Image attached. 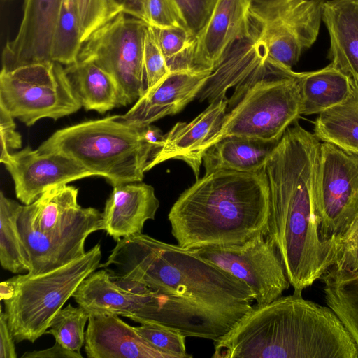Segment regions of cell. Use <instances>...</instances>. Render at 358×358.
Returning <instances> with one entry per match:
<instances>
[{"label": "cell", "mask_w": 358, "mask_h": 358, "mask_svg": "<svg viewBox=\"0 0 358 358\" xmlns=\"http://www.w3.org/2000/svg\"><path fill=\"white\" fill-rule=\"evenodd\" d=\"M62 65L47 61L1 69L0 107L28 127L78 111L81 102Z\"/></svg>", "instance_id": "obj_8"}, {"label": "cell", "mask_w": 358, "mask_h": 358, "mask_svg": "<svg viewBox=\"0 0 358 358\" xmlns=\"http://www.w3.org/2000/svg\"><path fill=\"white\" fill-rule=\"evenodd\" d=\"M317 211L321 238L336 243L358 214V154L321 143Z\"/></svg>", "instance_id": "obj_11"}, {"label": "cell", "mask_w": 358, "mask_h": 358, "mask_svg": "<svg viewBox=\"0 0 358 358\" xmlns=\"http://www.w3.org/2000/svg\"><path fill=\"white\" fill-rule=\"evenodd\" d=\"M145 13L150 26L183 27L171 0H145Z\"/></svg>", "instance_id": "obj_38"}, {"label": "cell", "mask_w": 358, "mask_h": 358, "mask_svg": "<svg viewBox=\"0 0 358 358\" xmlns=\"http://www.w3.org/2000/svg\"><path fill=\"white\" fill-rule=\"evenodd\" d=\"M78 189L63 185L46 190L34 202L22 210L34 227L50 236L64 232L83 213L78 203Z\"/></svg>", "instance_id": "obj_26"}, {"label": "cell", "mask_w": 358, "mask_h": 358, "mask_svg": "<svg viewBox=\"0 0 358 358\" xmlns=\"http://www.w3.org/2000/svg\"><path fill=\"white\" fill-rule=\"evenodd\" d=\"M299 73L267 57L236 86L218 132L200 150L204 152L227 136L278 141L301 115Z\"/></svg>", "instance_id": "obj_5"}, {"label": "cell", "mask_w": 358, "mask_h": 358, "mask_svg": "<svg viewBox=\"0 0 358 358\" xmlns=\"http://www.w3.org/2000/svg\"><path fill=\"white\" fill-rule=\"evenodd\" d=\"M214 349L213 358H358L334 310L296 292L252 306Z\"/></svg>", "instance_id": "obj_3"}, {"label": "cell", "mask_w": 358, "mask_h": 358, "mask_svg": "<svg viewBox=\"0 0 358 358\" xmlns=\"http://www.w3.org/2000/svg\"><path fill=\"white\" fill-rule=\"evenodd\" d=\"M14 294V287L9 280L3 281L0 284V297L1 301L10 299Z\"/></svg>", "instance_id": "obj_43"}, {"label": "cell", "mask_w": 358, "mask_h": 358, "mask_svg": "<svg viewBox=\"0 0 358 358\" xmlns=\"http://www.w3.org/2000/svg\"><path fill=\"white\" fill-rule=\"evenodd\" d=\"M301 115L320 114L344 101L351 94V78L330 63L315 71L299 73Z\"/></svg>", "instance_id": "obj_25"}, {"label": "cell", "mask_w": 358, "mask_h": 358, "mask_svg": "<svg viewBox=\"0 0 358 358\" xmlns=\"http://www.w3.org/2000/svg\"><path fill=\"white\" fill-rule=\"evenodd\" d=\"M320 146L312 135L287 133L265 165L269 187L267 236L275 245L296 292L322 278L336 259V243L323 241L319 231Z\"/></svg>", "instance_id": "obj_1"}, {"label": "cell", "mask_w": 358, "mask_h": 358, "mask_svg": "<svg viewBox=\"0 0 358 358\" xmlns=\"http://www.w3.org/2000/svg\"><path fill=\"white\" fill-rule=\"evenodd\" d=\"M21 358H83L80 352L72 351L64 348L55 341L51 348L42 350L27 352Z\"/></svg>", "instance_id": "obj_41"}, {"label": "cell", "mask_w": 358, "mask_h": 358, "mask_svg": "<svg viewBox=\"0 0 358 358\" xmlns=\"http://www.w3.org/2000/svg\"><path fill=\"white\" fill-rule=\"evenodd\" d=\"M150 27L170 71L196 69L193 66L196 39L184 27Z\"/></svg>", "instance_id": "obj_31"}, {"label": "cell", "mask_w": 358, "mask_h": 358, "mask_svg": "<svg viewBox=\"0 0 358 358\" xmlns=\"http://www.w3.org/2000/svg\"><path fill=\"white\" fill-rule=\"evenodd\" d=\"M62 0H24L23 17L16 36L2 52V69L51 61L53 37Z\"/></svg>", "instance_id": "obj_15"}, {"label": "cell", "mask_w": 358, "mask_h": 358, "mask_svg": "<svg viewBox=\"0 0 358 358\" xmlns=\"http://www.w3.org/2000/svg\"><path fill=\"white\" fill-rule=\"evenodd\" d=\"M3 164L13 180L16 197L24 205L32 203L50 188L95 176L69 156L30 147L10 152Z\"/></svg>", "instance_id": "obj_14"}, {"label": "cell", "mask_w": 358, "mask_h": 358, "mask_svg": "<svg viewBox=\"0 0 358 358\" xmlns=\"http://www.w3.org/2000/svg\"><path fill=\"white\" fill-rule=\"evenodd\" d=\"M322 22L329 37L327 58L358 85V0H325Z\"/></svg>", "instance_id": "obj_21"}, {"label": "cell", "mask_w": 358, "mask_h": 358, "mask_svg": "<svg viewBox=\"0 0 358 358\" xmlns=\"http://www.w3.org/2000/svg\"><path fill=\"white\" fill-rule=\"evenodd\" d=\"M141 131L120 115L108 116L59 129L37 150L69 156L115 187L144 178L157 148L143 138Z\"/></svg>", "instance_id": "obj_6"}, {"label": "cell", "mask_w": 358, "mask_h": 358, "mask_svg": "<svg viewBox=\"0 0 358 358\" xmlns=\"http://www.w3.org/2000/svg\"><path fill=\"white\" fill-rule=\"evenodd\" d=\"M83 45L73 0H62L52 45L51 60L66 66L77 62Z\"/></svg>", "instance_id": "obj_30"}, {"label": "cell", "mask_w": 358, "mask_h": 358, "mask_svg": "<svg viewBox=\"0 0 358 358\" xmlns=\"http://www.w3.org/2000/svg\"><path fill=\"white\" fill-rule=\"evenodd\" d=\"M183 27L196 38L208 22L217 0H171Z\"/></svg>", "instance_id": "obj_35"}, {"label": "cell", "mask_w": 358, "mask_h": 358, "mask_svg": "<svg viewBox=\"0 0 358 358\" xmlns=\"http://www.w3.org/2000/svg\"><path fill=\"white\" fill-rule=\"evenodd\" d=\"M159 207L154 188L141 182L113 187L102 213V228L116 242L142 233Z\"/></svg>", "instance_id": "obj_20"}, {"label": "cell", "mask_w": 358, "mask_h": 358, "mask_svg": "<svg viewBox=\"0 0 358 358\" xmlns=\"http://www.w3.org/2000/svg\"><path fill=\"white\" fill-rule=\"evenodd\" d=\"M228 99L210 103L209 106L189 122H178L164 134L160 146L152 153L146 171L165 161H184L199 178L202 160L201 148L220 130L227 113Z\"/></svg>", "instance_id": "obj_18"}, {"label": "cell", "mask_w": 358, "mask_h": 358, "mask_svg": "<svg viewBox=\"0 0 358 358\" xmlns=\"http://www.w3.org/2000/svg\"><path fill=\"white\" fill-rule=\"evenodd\" d=\"M278 142L243 136H227L204 152L202 163L206 173L217 170L255 172L265 167Z\"/></svg>", "instance_id": "obj_23"}, {"label": "cell", "mask_w": 358, "mask_h": 358, "mask_svg": "<svg viewBox=\"0 0 358 358\" xmlns=\"http://www.w3.org/2000/svg\"><path fill=\"white\" fill-rule=\"evenodd\" d=\"M244 282L257 305L281 296L290 285L274 243L267 235H258L240 245H213L192 249Z\"/></svg>", "instance_id": "obj_12"}, {"label": "cell", "mask_w": 358, "mask_h": 358, "mask_svg": "<svg viewBox=\"0 0 358 358\" xmlns=\"http://www.w3.org/2000/svg\"><path fill=\"white\" fill-rule=\"evenodd\" d=\"M99 243L83 256L46 273L17 275L9 280L14 294L3 301L8 327L17 343H34L80 284L99 267Z\"/></svg>", "instance_id": "obj_7"}, {"label": "cell", "mask_w": 358, "mask_h": 358, "mask_svg": "<svg viewBox=\"0 0 358 358\" xmlns=\"http://www.w3.org/2000/svg\"><path fill=\"white\" fill-rule=\"evenodd\" d=\"M267 57L266 46L255 34L239 41L214 69L197 98L209 103L227 98V91L243 82Z\"/></svg>", "instance_id": "obj_22"}, {"label": "cell", "mask_w": 358, "mask_h": 358, "mask_svg": "<svg viewBox=\"0 0 358 358\" xmlns=\"http://www.w3.org/2000/svg\"><path fill=\"white\" fill-rule=\"evenodd\" d=\"M325 301L358 346V271L331 266L322 277Z\"/></svg>", "instance_id": "obj_28"}, {"label": "cell", "mask_w": 358, "mask_h": 358, "mask_svg": "<svg viewBox=\"0 0 358 358\" xmlns=\"http://www.w3.org/2000/svg\"><path fill=\"white\" fill-rule=\"evenodd\" d=\"M83 43L93 32L122 13L112 0H73Z\"/></svg>", "instance_id": "obj_34"}, {"label": "cell", "mask_w": 358, "mask_h": 358, "mask_svg": "<svg viewBox=\"0 0 358 358\" xmlns=\"http://www.w3.org/2000/svg\"><path fill=\"white\" fill-rule=\"evenodd\" d=\"M90 315V313L84 308L73 307L69 303L54 316L45 334H51L64 348L80 352L85 344V326Z\"/></svg>", "instance_id": "obj_32"}, {"label": "cell", "mask_w": 358, "mask_h": 358, "mask_svg": "<svg viewBox=\"0 0 358 358\" xmlns=\"http://www.w3.org/2000/svg\"><path fill=\"white\" fill-rule=\"evenodd\" d=\"M211 69H187L171 71L150 88L120 119L143 127L181 111L197 98Z\"/></svg>", "instance_id": "obj_16"}, {"label": "cell", "mask_w": 358, "mask_h": 358, "mask_svg": "<svg viewBox=\"0 0 358 358\" xmlns=\"http://www.w3.org/2000/svg\"><path fill=\"white\" fill-rule=\"evenodd\" d=\"M112 1L120 12L147 22L145 13V0Z\"/></svg>", "instance_id": "obj_42"}, {"label": "cell", "mask_w": 358, "mask_h": 358, "mask_svg": "<svg viewBox=\"0 0 358 358\" xmlns=\"http://www.w3.org/2000/svg\"><path fill=\"white\" fill-rule=\"evenodd\" d=\"M22 206L0 192V263L3 269L15 274L31 268L17 226Z\"/></svg>", "instance_id": "obj_29"}, {"label": "cell", "mask_w": 358, "mask_h": 358, "mask_svg": "<svg viewBox=\"0 0 358 358\" xmlns=\"http://www.w3.org/2000/svg\"><path fill=\"white\" fill-rule=\"evenodd\" d=\"M13 117L3 108L0 107V162L4 163L10 154V150L21 148L22 136L16 131V124Z\"/></svg>", "instance_id": "obj_39"}, {"label": "cell", "mask_w": 358, "mask_h": 358, "mask_svg": "<svg viewBox=\"0 0 358 358\" xmlns=\"http://www.w3.org/2000/svg\"><path fill=\"white\" fill-rule=\"evenodd\" d=\"M334 266L349 272L358 271V214L336 241Z\"/></svg>", "instance_id": "obj_37"}, {"label": "cell", "mask_w": 358, "mask_h": 358, "mask_svg": "<svg viewBox=\"0 0 358 358\" xmlns=\"http://www.w3.org/2000/svg\"><path fill=\"white\" fill-rule=\"evenodd\" d=\"M149 24L120 13L83 43L77 61L91 62L110 74L127 104L137 101L147 88L144 43Z\"/></svg>", "instance_id": "obj_10"}, {"label": "cell", "mask_w": 358, "mask_h": 358, "mask_svg": "<svg viewBox=\"0 0 358 358\" xmlns=\"http://www.w3.org/2000/svg\"><path fill=\"white\" fill-rule=\"evenodd\" d=\"M134 329L152 347L169 358L192 357L186 351V336L178 330L150 322L142 323Z\"/></svg>", "instance_id": "obj_33"}, {"label": "cell", "mask_w": 358, "mask_h": 358, "mask_svg": "<svg viewBox=\"0 0 358 358\" xmlns=\"http://www.w3.org/2000/svg\"><path fill=\"white\" fill-rule=\"evenodd\" d=\"M85 351L89 358H169L152 347L134 327L106 311L90 313Z\"/></svg>", "instance_id": "obj_19"}, {"label": "cell", "mask_w": 358, "mask_h": 358, "mask_svg": "<svg viewBox=\"0 0 358 358\" xmlns=\"http://www.w3.org/2000/svg\"><path fill=\"white\" fill-rule=\"evenodd\" d=\"M325 0H250L252 29L268 57L292 68L316 41Z\"/></svg>", "instance_id": "obj_9"}, {"label": "cell", "mask_w": 358, "mask_h": 358, "mask_svg": "<svg viewBox=\"0 0 358 358\" xmlns=\"http://www.w3.org/2000/svg\"><path fill=\"white\" fill-rule=\"evenodd\" d=\"M64 69L85 110L103 114L127 105L114 78L96 64L77 61Z\"/></svg>", "instance_id": "obj_24"}, {"label": "cell", "mask_w": 358, "mask_h": 358, "mask_svg": "<svg viewBox=\"0 0 358 358\" xmlns=\"http://www.w3.org/2000/svg\"><path fill=\"white\" fill-rule=\"evenodd\" d=\"M143 62L147 88L152 87L171 72L150 25L145 38Z\"/></svg>", "instance_id": "obj_36"}, {"label": "cell", "mask_w": 358, "mask_h": 358, "mask_svg": "<svg viewBox=\"0 0 358 358\" xmlns=\"http://www.w3.org/2000/svg\"><path fill=\"white\" fill-rule=\"evenodd\" d=\"M99 268L113 279L133 281L164 294L177 314L215 311L243 317L255 300L244 282L192 250L143 233L117 241Z\"/></svg>", "instance_id": "obj_2"}, {"label": "cell", "mask_w": 358, "mask_h": 358, "mask_svg": "<svg viewBox=\"0 0 358 358\" xmlns=\"http://www.w3.org/2000/svg\"><path fill=\"white\" fill-rule=\"evenodd\" d=\"M249 9L250 0H217L195 38L194 68L213 71L239 41L256 34Z\"/></svg>", "instance_id": "obj_17"}, {"label": "cell", "mask_w": 358, "mask_h": 358, "mask_svg": "<svg viewBox=\"0 0 358 358\" xmlns=\"http://www.w3.org/2000/svg\"><path fill=\"white\" fill-rule=\"evenodd\" d=\"M15 340L8 327L7 315L1 310L0 316V358H16Z\"/></svg>", "instance_id": "obj_40"}, {"label": "cell", "mask_w": 358, "mask_h": 358, "mask_svg": "<svg viewBox=\"0 0 358 358\" xmlns=\"http://www.w3.org/2000/svg\"><path fill=\"white\" fill-rule=\"evenodd\" d=\"M269 187L265 167L255 172L217 170L196 180L170 209L178 245L192 250L240 245L267 235Z\"/></svg>", "instance_id": "obj_4"}, {"label": "cell", "mask_w": 358, "mask_h": 358, "mask_svg": "<svg viewBox=\"0 0 358 358\" xmlns=\"http://www.w3.org/2000/svg\"><path fill=\"white\" fill-rule=\"evenodd\" d=\"M17 226L31 265L28 273L39 274L83 256L86 252L87 238L103 230L102 213L94 208H85L81 215L64 232L50 236L37 230L22 208Z\"/></svg>", "instance_id": "obj_13"}, {"label": "cell", "mask_w": 358, "mask_h": 358, "mask_svg": "<svg viewBox=\"0 0 358 358\" xmlns=\"http://www.w3.org/2000/svg\"><path fill=\"white\" fill-rule=\"evenodd\" d=\"M352 82V92L345 101L318 114L314 134L322 142L358 154V85Z\"/></svg>", "instance_id": "obj_27"}]
</instances>
